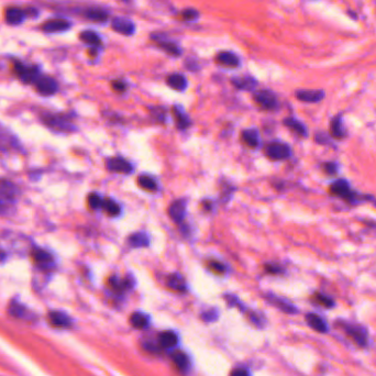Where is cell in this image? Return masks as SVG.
I'll list each match as a JSON object with an SVG mask.
<instances>
[{
    "instance_id": "1",
    "label": "cell",
    "mask_w": 376,
    "mask_h": 376,
    "mask_svg": "<svg viewBox=\"0 0 376 376\" xmlns=\"http://www.w3.org/2000/svg\"><path fill=\"white\" fill-rule=\"evenodd\" d=\"M42 121L44 122L45 125L58 131V132L69 133L76 130V126L72 122V119L63 114H44L42 116Z\"/></svg>"
},
{
    "instance_id": "2",
    "label": "cell",
    "mask_w": 376,
    "mask_h": 376,
    "mask_svg": "<svg viewBox=\"0 0 376 376\" xmlns=\"http://www.w3.org/2000/svg\"><path fill=\"white\" fill-rule=\"evenodd\" d=\"M18 188L11 182L0 180V213L7 210L17 198Z\"/></svg>"
},
{
    "instance_id": "3",
    "label": "cell",
    "mask_w": 376,
    "mask_h": 376,
    "mask_svg": "<svg viewBox=\"0 0 376 376\" xmlns=\"http://www.w3.org/2000/svg\"><path fill=\"white\" fill-rule=\"evenodd\" d=\"M341 328L345 330V335L347 337H350L356 345H359L360 347H365L368 345V331L364 327H362L360 325H354V323H347L342 321L341 322Z\"/></svg>"
},
{
    "instance_id": "4",
    "label": "cell",
    "mask_w": 376,
    "mask_h": 376,
    "mask_svg": "<svg viewBox=\"0 0 376 376\" xmlns=\"http://www.w3.org/2000/svg\"><path fill=\"white\" fill-rule=\"evenodd\" d=\"M253 100L256 103L257 107H260L263 110L272 111L276 110L279 108V100L273 92L262 89L253 94Z\"/></svg>"
},
{
    "instance_id": "5",
    "label": "cell",
    "mask_w": 376,
    "mask_h": 376,
    "mask_svg": "<svg viewBox=\"0 0 376 376\" xmlns=\"http://www.w3.org/2000/svg\"><path fill=\"white\" fill-rule=\"evenodd\" d=\"M265 154L272 161H283L290 157L291 149L288 144L274 141L266 145Z\"/></svg>"
},
{
    "instance_id": "6",
    "label": "cell",
    "mask_w": 376,
    "mask_h": 376,
    "mask_svg": "<svg viewBox=\"0 0 376 376\" xmlns=\"http://www.w3.org/2000/svg\"><path fill=\"white\" fill-rule=\"evenodd\" d=\"M329 190H330L332 195L340 197V198L345 199L352 204H354L356 203V201L360 200L358 195L352 191L349 183H347L345 180H338L336 182H333L330 185V189Z\"/></svg>"
},
{
    "instance_id": "7",
    "label": "cell",
    "mask_w": 376,
    "mask_h": 376,
    "mask_svg": "<svg viewBox=\"0 0 376 376\" xmlns=\"http://www.w3.org/2000/svg\"><path fill=\"white\" fill-rule=\"evenodd\" d=\"M36 92L43 96H52L58 92L59 85L54 78L50 76H40L34 82Z\"/></svg>"
},
{
    "instance_id": "8",
    "label": "cell",
    "mask_w": 376,
    "mask_h": 376,
    "mask_svg": "<svg viewBox=\"0 0 376 376\" xmlns=\"http://www.w3.org/2000/svg\"><path fill=\"white\" fill-rule=\"evenodd\" d=\"M15 72L17 76L26 84H34L36 78L40 76V72L35 66H27L20 62L15 64Z\"/></svg>"
},
{
    "instance_id": "9",
    "label": "cell",
    "mask_w": 376,
    "mask_h": 376,
    "mask_svg": "<svg viewBox=\"0 0 376 376\" xmlns=\"http://www.w3.org/2000/svg\"><path fill=\"white\" fill-rule=\"evenodd\" d=\"M187 211V199L180 198L174 200L168 207V215L171 219L177 224H181L184 221Z\"/></svg>"
},
{
    "instance_id": "10",
    "label": "cell",
    "mask_w": 376,
    "mask_h": 376,
    "mask_svg": "<svg viewBox=\"0 0 376 376\" xmlns=\"http://www.w3.org/2000/svg\"><path fill=\"white\" fill-rule=\"evenodd\" d=\"M106 168L109 172L120 173V174H131L133 171V166L129 161L120 157H109L106 159Z\"/></svg>"
},
{
    "instance_id": "11",
    "label": "cell",
    "mask_w": 376,
    "mask_h": 376,
    "mask_svg": "<svg viewBox=\"0 0 376 376\" xmlns=\"http://www.w3.org/2000/svg\"><path fill=\"white\" fill-rule=\"evenodd\" d=\"M111 29L117 33L130 36L135 32V25L128 18L116 17L111 20Z\"/></svg>"
},
{
    "instance_id": "12",
    "label": "cell",
    "mask_w": 376,
    "mask_h": 376,
    "mask_svg": "<svg viewBox=\"0 0 376 376\" xmlns=\"http://www.w3.org/2000/svg\"><path fill=\"white\" fill-rule=\"evenodd\" d=\"M152 39L154 40L155 44H157L159 49L163 50L166 54L173 56V58H178V56L182 54V49L180 48V46L172 41L166 40L164 36L152 35Z\"/></svg>"
},
{
    "instance_id": "13",
    "label": "cell",
    "mask_w": 376,
    "mask_h": 376,
    "mask_svg": "<svg viewBox=\"0 0 376 376\" xmlns=\"http://www.w3.org/2000/svg\"><path fill=\"white\" fill-rule=\"evenodd\" d=\"M296 98L304 102H319L325 98L326 94L321 89H300L296 92Z\"/></svg>"
},
{
    "instance_id": "14",
    "label": "cell",
    "mask_w": 376,
    "mask_h": 376,
    "mask_svg": "<svg viewBox=\"0 0 376 376\" xmlns=\"http://www.w3.org/2000/svg\"><path fill=\"white\" fill-rule=\"evenodd\" d=\"M70 28V22L66 19L56 18L51 19L42 25V30L46 33H58V32H64Z\"/></svg>"
},
{
    "instance_id": "15",
    "label": "cell",
    "mask_w": 376,
    "mask_h": 376,
    "mask_svg": "<svg viewBox=\"0 0 376 376\" xmlns=\"http://www.w3.org/2000/svg\"><path fill=\"white\" fill-rule=\"evenodd\" d=\"M215 62L222 67L236 68L240 65V60L237 54L230 51H222L216 55Z\"/></svg>"
},
{
    "instance_id": "16",
    "label": "cell",
    "mask_w": 376,
    "mask_h": 376,
    "mask_svg": "<svg viewBox=\"0 0 376 376\" xmlns=\"http://www.w3.org/2000/svg\"><path fill=\"white\" fill-rule=\"evenodd\" d=\"M266 299L269 300L272 305H274L275 307L281 309L283 313L293 314L298 312L297 308H296L293 304H290L288 300L279 297V296H275L273 294H267Z\"/></svg>"
},
{
    "instance_id": "17",
    "label": "cell",
    "mask_w": 376,
    "mask_h": 376,
    "mask_svg": "<svg viewBox=\"0 0 376 376\" xmlns=\"http://www.w3.org/2000/svg\"><path fill=\"white\" fill-rule=\"evenodd\" d=\"M172 114L174 117V120H175V122H176L177 129L185 130L187 128H189V125H190L189 116L186 114L184 109H183L182 106H178V105L174 106L172 108Z\"/></svg>"
},
{
    "instance_id": "18",
    "label": "cell",
    "mask_w": 376,
    "mask_h": 376,
    "mask_svg": "<svg viewBox=\"0 0 376 376\" xmlns=\"http://www.w3.org/2000/svg\"><path fill=\"white\" fill-rule=\"evenodd\" d=\"M32 257H33L35 264L41 269H51V266L53 265V257L45 250L35 249L32 252Z\"/></svg>"
},
{
    "instance_id": "19",
    "label": "cell",
    "mask_w": 376,
    "mask_h": 376,
    "mask_svg": "<svg viewBox=\"0 0 376 376\" xmlns=\"http://www.w3.org/2000/svg\"><path fill=\"white\" fill-rule=\"evenodd\" d=\"M110 288L117 293H122L125 289H129L133 286V280L131 277H125V279H119L118 276H110L108 280Z\"/></svg>"
},
{
    "instance_id": "20",
    "label": "cell",
    "mask_w": 376,
    "mask_h": 376,
    "mask_svg": "<svg viewBox=\"0 0 376 376\" xmlns=\"http://www.w3.org/2000/svg\"><path fill=\"white\" fill-rule=\"evenodd\" d=\"M83 15L86 19L94 22H106L109 19V13L107 10L98 7L87 8L83 11Z\"/></svg>"
},
{
    "instance_id": "21",
    "label": "cell",
    "mask_w": 376,
    "mask_h": 376,
    "mask_svg": "<svg viewBox=\"0 0 376 376\" xmlns=\"http://www.w3.org/2000/svg\"><path fill=\"white\" fill-rule=\"evenodd\" d=\"M231 84L237 89H241V91H254L255 87L257 86V82L255 78L252 76H239L233 77L231 79Z\"/></svg>"
},
{
    "instance_id": "22",
    "label": "cell",
    "mask_w": 376,
    "mask_h": 376,
    "mask_svg": "<svg viewBox=\"0 0 376 376\" xmlns=\"http://www.w3.org/2000/svg\"><path fill=\"white\" fill-rule=\"evenodd\" d=\"M166 84L170 86L174 91L177 92H183L185 91L188 85V82L184 75L178 74V73H174L168 75L166 78Z\"/></svg>"
},
{
    "instance_id": "23",
    "label": "cell",
    "mask_w": 376,
    "mask_h": 376,
    "mask_svg": "<svg viewBox=\"0 0 376 376\" xmlns=\"http://www.w3.org/2000/svg\"><path fill=\"white\" fill-rule=\"evenodd\" d=\"M126 242L131 248H147L150 246V238L145 232H134L126 238Z\"/></svg>"
},
{
    "instance_id": "24",
    "label": "cell",
    "mask_w": 376,
    "mask_h": 376,
    "mask_svg": "<svg viewBox=\"0 0 376 376\" xmlns=\"http://www.w3.org/2000/svg\"><path fill=\"white\" fill-rule=\"evenodd\" d=\"M49 320L51 325L56 328H68L72 325L70 318L62 312H51L49 313Z\"/></svg>"
},
{
    "instance_id": "25",
    "label": "cell",
    "mask_w": 376,
    "mask_h": 376,
    "mask_svg": "<svg viewBox=\"0 0 376 376\" xmlns=\"http://www.w3.org/2000/svg\"><path fill=\"white\" fill-rule=\"evenodd\" d=\"M166 285L168 288H171L174 291H180V293L186 291L187 289L185 279L178 273H173L168 275L166 279Z\"/></svg>"
},
{
    "instance_id": "26",
    "label": "cell",
    "mask_w": 376,
    "mask_h": 376,
    "mask_svg": "<svg viewBox=\"0 0 376 376\" xmlns=\"http://www.w3.org/2000/svg\"><path fill=\"white\" fill-rule=\"evenodd\" d=\"M306 321L310 328L319 333H326L328 331V325L323 319L316 313H307Z\"/></svg>"
},
{
    "instance_id": "27",
    "label": "cell",
    "mask_w": 376,
    "mask_h": 376,
    "mask_svg": "<svg viewBox=\"0 0 376 376\" xmlns=\"http://www.w3.org/2000/svg\"><path fill=\"white\" fill-rule=\"evenodd\" d=\"M241 140L247 147L255 149L260 144V135L255 129H247L241 132Z\"/></svg>"
},
{
    "instance_id": "28",
    "label": "cell",
    "mask_w": 376,
    "mask_h": 376,
    "mask_svg": "<svg viewBox=\"0 0 376 376\" xmlns=\"http://www.w3.org/2000/svg\"><path fill=\"white\" fill-rule=\"evenodd\" d=\"M283 124L287 126V128L295 132L296 134L300 135V137H307L308 131L306 125H305L303 122H300L299 120L293 118V117H288V118H285Z\"/></svg>"
},
{
    "instance_id": "29",
    "label": "cell",
    "mask_w": 376,
    "mask_h": 376,
    "mask_svg": "<svg viewBox=\"0 0 376 376\" xmlns=\"http://www.w3.org/2000/svg\"><path fill=\"white\" fill-rule=\"evenodd\" d=\"M27 17L26 11L21 10L19 8H8L6 11V21L11 26H17L20 25V23L23 22Z\"/></svg>"
},
{
    "instance_id": "30",
    "label": "cell",
    "mask_w": 376,
    "mask_h": 376,
    "mask_svg": "<svg viewBox=\"0 0 376 376\" xmlns=\"http://www.w3.org/2000/svg\"><path fill=\"white\" fill-rule=\"evenodd\" d=\"M79 39H81L82 42L86 43L88 45H91L92 48H100L102 45V41L100 39V36L98 35L96 32L87 30V31H83L81 34H79Z\"/></svg>"
},
{
    "instance_id": "31",
    "label": "cell",
    "mask_w": 376,
    "mask_h": 376,
    "mask_svg": "<svg viewBox=\"0 0 376 376\" xmlns=\"http://www.w3.org/2000/svg\"><path fill=\"white\" fill-rule=\"evenodd\" d=\"M178 338L175 333L172 331H164L158 336V345L164 349L173 347L177 345Z\"/></svg>"
},
{
    "instance_id": "32",
    "label": "cell",
    "mask_w": 376,
    "mask_h": 376,
    "mask_svg": "<svg viewBox=\"0 0 376 376\" xmlns=\"http://www.w3.org/2000/svg\"><path fill=\"white\" fill-rule=\"evenodd\" d=\"M330 135L335 139H342L345 137V130L342 125V119L340 116H337L331 120Z\"/></svg>"
},
{
    "instance_id": "33",
    "label": "cell",
    "mask_w": 376,
    "mask_h": 376,
    "mask_svg": "<svg viewBox=\"0 0 376 376\" xmlns=\"http://www.w3.org/2000/svg\"><path fill=\"white\" fill-rule=\"evenodd\" d=\"M137 183L139 187H141L142 189L147 191H151V192L157 191L158 188L157 181H155L151 176H148V175H140L138 177Z\"/></svg>"
},
{
    "instance_id": "34",
    "label": "cell",
    "mask_w": 376,
    "mask_h": 376,
    "mask_svg": "<svg viewBox=\"0 0 376 376\" xmlns=\"http://www.w3.org/2000/svg\"><path fill=\"white\" fill-rule=\"evenodd\" d=\"M101 208L105 210L106 214L108 216H110V217H117V216H119L121 213L120 205L110 198L103 199Z\"/></svg>"
},
{
    "instance_id": "35",
    "label": "cell",
    "mask_w": 376,
    "mask_h": 376,
    "mask_svg": "<svg viewBox=\"0 0 376 376\" xmlns=\"http://www.w3.org/2000/svg\"><path fill=\"white\" fill-rule=\"evenodd\" d=\"M130 323L135 329H144L149 325V317L142 313H134L131 314Z\"/></svg>"
},
{
    "instance_id": "36",
    "label": "cell",
    "mask_w": 376,
    "mask_h": 376,
    "mask_svg": "<svg viewBox=\"0 0 376 376\" xmlns=\"http://www.w3.org/2000/svg\"><path fill=\"white\" fill-rule=\"evenodd\" d=\"M172 360L178 369L185 370L188 365V358L187 355L182 351H176L172 354Z\"/></svg>"
},
{
    "instance_id": "37",
    "label": "cell",
    "mask_w": 376,
    "mask_h": 376,
    "mask_svg": "<svg viewBox=\"0 0 376 376\" xmlns=\"http://www.w3.org/2000/svg\"><path fill=\"white\" fill-rule=\"evenodd\" d=\"M149 112L151 115L152 118L154 120H157L158 122H165L166 120V111L163 107L159 106H153V107H149Z\"/></svg>"
},
{
    "instance_id": "38",
    "label": "cell",
    "mask_w": 376,
    "mask_h": 376,
    "mask_svg": "<svg viewBox=\"0 0 376 376\" xmlns=\"http://www.w3.org/2000/svg\"><path fill=\"white\" fill-rule=\"evenodd\" d=\"M102 201L103 199L99 195L96 194V192H92V194H89L87 197V204L92 210L100 209L102 207Z\"/></svg>"
},
{
    "instance_id": "39",
    "label": "cell",
    "mask_w": 376,
    "mask_h": 376,
    "mask_svg": "<svg viewBox=\"0 0 376 376\" xmlns=\"http://www.w3.org/2000/svg\"><path fill=\"white\" fill-rule=\"evenodd\" d=\"M199 17V12L195 10V9L192 8H187V9H184L181 13H180V18L182 21H186V22H190V21H195L198 19Z\"/></svg>"
},
{
    "instance_id": "40",
    "label": "cell",
    "mask_w": 376,
    "mask_h": 376,
    "mask_svg": "<svg viewBox=\"0 0 376 376\" xmlns=\"http://www.w3.org/2000/svg\"><path fill=\"white\" fill-rule=\"evenodd\" d=\"M9 313H10L13 317L17 318H26L27 317V309L25 306H22L19 303H12L9 307Z\"/></svg>"
},
{
    "instance_id": "41",
    "label": "cell",
    "mask_w": 376,
    "mask_h": 376,
    "mask_svg": "<svg viewBox=\"0 0 376 376\" xmlns=\"http://www.w3.org/2000/svg\"><path fill=\"white\" fill-rule=\"evenodd\" d=\"M207 266H208V269L213 272V273L215 274H218V275H222L224 272H225V266L223 263L219 262V261H216V260H210L207 262Z\"/></svg>"
},
{
    "instance_id": "42",
    "label": "cell",
    "mask_w": 376,
    "mask_h": 376,
    "mask_svg": "<svg viewBox=\"0 0 376 376\" xmlns=\"http://www.w3.org/2000/svg\"><path fill=\"white\" fill-rule=\"evenodd\" d=\"M314 300H316L319 305H321V306L326 308H332L335 306V302H333L330 297H328V296L320 293L314 294Z\"/></svg>"
},
{
    "instance_id": "43",
    "label": "cell",
    "mask_w": 376,
    "mask_h": 376,
    "mask_svg": "<svg viewBox=\"0 0 376 376\" xmlns=\"http://www.w3.org/2000/svg\"><path fill=\"white\" fill-rule=\"evenodd\" d=\"M264 270L270 274H282L284 272L283 267L280 266L279 264H275V263H267V264L264 265Z\"/></svg>"
},
{
    "instance_id": "44",
    "label": "cell",
    "mask_w": 376,
    "mask_h": 376,
    "mask_svg": "<svg viewBox=\"0 0 376 376\" xmlns=\"http://www.w3.org/2000/svg\"><path fill=\"white\" fill-rule=\"evenodd\" d=\"M201 318H203L204 321L207 322H213L216 319L218 318V310L217 309H209L207 312L203 313L201 314Z\"/></svg>"
},
{
    "instance_id": "45",
    "label": "cell",
    "mask_w": 376,
    "mask_h": 376,
    "mask_svg": "<svg viewBox=\"0 0 376 376\" xmlns=\"http://www.w3.org/2000/svg\"><path fill=\"white\" fill-rule=\"evenodd\" d=\"M111 88L114 92L122 94L126 91V84L121 79H116V81L111 82Z\"/></svg>"
},
{
    "instance_id": "46",
    "label": "cell",
    "mask_w": 376,
    "mask_h": 376,
    "mask_svg": "<svg viewBox=\"0 0 376 376\" xmlns=\"http://www.w3.org/2000/svg\"><path fill=\"white\" fill-rule=\"evenodd\" d=\"M338 164L335 162H328L323 164V171H325L328 175H335L338 173Z\"/></svg>"
},
{
    "instance_id": "47",
    "label": "cell",
    "mask_w": 376,
    "mask_h": 376,
    "mask_svg": "<svg viewBox=\"0 0 376 376\" xmlns=\"http://www.w3.org/2000/svg\"><path fill=\"white\" fill-rule=\"evenodd\" d=\"M185 66L187 69H189V70H197L198 69V63H197V61H195V60L187 59L186 62H185Z\"/></svg>"
},
{
    "instance_id": "48",
    "label": "cell",
    "mask_w": 376,
    "mask_h": 376,
    "mask_svg": "<svg viewBox=\"0 0 376 376\" xmlns=\"http://www.w3.org/2000/svg\"><path fill=\"white\" fill-rule=\"evenodd\" d=\"M314 140H316L317 142L320 143V144L329 143V138H328V135L325 133H317L316 137H314Z\"/></svg>"
},
{
    "instance_id": "49",
    "label": "cell",
    "mask_w": 376,
    "mask_h": 376,
    "mask_svg": "<svg viewBox=\"0 0 376 376\" xmlns=\"http://www.w3.org/2000/svg\"><path fill=\"white\" fill-rule=\"evenodd\" d=\"M201 207H203V209L205 211L208 213V211L213 210V203H211V200H209V199H205V200L201 201Z\"/></svg>"
},
{
    "instance_id": "50",
    "label": "cell",
    "mask_w": 376,
    "mask_h": 376,
    "mask_svg": "<svg viewBox=\"0 0 376 376\" xmlns=\"http://www.w3.org/2000/svg\"><path fill=\"white\" fill-rule=\"evenodd\" d=\"M230 376H249V373H248V371L244 370V369H237V370L232 371Z\"/></svg>"
},
{
    "instance_id": "51",
    "label": "cell",
    "mask_w": 376,
    "mask_h": 376,
    "mask_svg": "<svg viewBox=\"0 0 376 376\" xmlns=\"http://www.w3.org/2000/svg\"><path fill=\"white\" fill-rule=\"evenodd\" d=\"M224 188V189H222V198L224 199V198H227V199H229L230 198V196H231V194H232V186H228V187H223Z\"/></svg>"
},
{
    "instance_id": "52",
    "label": "cell",
    "mask_w": 376,
    "mask_h": 376,
    "mask_svg": "<svg viewBox=\"0 0 376 376\" xmlns=\"http://www.w3.org/2000/svg\"><path fill=\"white\" fill-rule=\"evenodd\" d=\"M122 1H125V2H129L130 0H122Z\"/></svg>"
}]
</instances>
